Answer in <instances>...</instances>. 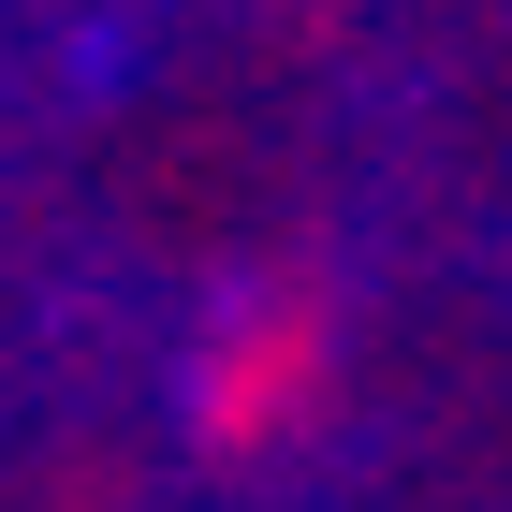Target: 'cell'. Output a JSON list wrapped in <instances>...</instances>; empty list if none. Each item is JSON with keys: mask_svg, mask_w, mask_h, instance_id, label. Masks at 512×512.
Wrapping results in <instances>:
<instances>
[{"mask_svg": "<svg viewBox=\"0 0 512 512\" xmlns=\"http://www.w3.org/2000/svg\"><path fill=\"white\" fill-rule=\"evenodd\" d=\"M132 74V30H74V88H118Z\"/></svg>", "mask_w": 512, "mask_h": 512, "instance_id": "obj_1", "label": "cell"}]
</instances>
